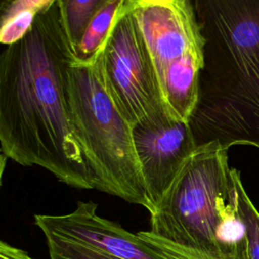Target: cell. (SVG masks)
I'll list each match as a JSON object with an SVG mask.
<instances>
[{
    "label": "cell",
    "mask_w": 259,
    "mask_h": 259,
    "mask_svg": "<svg viewBox=\"0 0 259 259\" xmlns=\"http://www.w3.org/2000/svg\"><path fill=\"white\" fill-rule=\"evenodd\" d=\"M169 113L189 122L198 98L204 39L190 0H131Z\"/></svg>",
    "instance_id": "277c9868"
},
{
    "label": "cell",
    "mask_w": 259,
    "mask_h": 259,
    "mask_svg": "<svg viewBox=\"0 0 259 259\" xmlns=\"http://www.w3.org/2000/svg\"><path fill=\"white\" fill-rule=\"evenodd\" d=\"M133 140L151 213L197 146L189 122L173 116L134 124Z\"/></svg>",
    "instance_id": "52a82bcc"
},
{
    "label": "cell",
    "mask_w": 259,
    "mask_h": 259,
    "mask_svg": "<svg viewBox=\"0 0 259 259\" xmlns=\"http://www.w3.org/2000/svg\"><path fill=\"white\" fill-rule=\"evenodd\" d=\"M230 177L231 194L246 226L248 259H259V211L243 186L240 172L236 168H231Z\"/></svg>",
    "instance_id": "4fadbf2b"
},
{
    "label": "cell",
    "mask_w": 259,
    "mask_h": 259,
    "mask_svg": "<svg viewBox=\"0 0 259 259\" xmlns=\"http://www.w3.org/2000/svg\"><path fill=\"white\" fill-rule=\"evenodd\" d=\"M204 39L196 146L259 148V0H190Z\"/></svg>",
    "instance_id": "7a4b0ae2"
},
{
    "label": "cell",
    "mask_w": 259,
    "mask_h": 259,
    "mask_svg": "<svg viewBox=\"0 0 259 259\" xmlns=\"http://www.w3.org/2000/svg\"><path fill=\"white\" fill-rule=\"evenodd\" d=\"M94 63L107 94L132 126L156 124L172 116L131 0L124 1Z\"/></svg>",
    "instance_id": "8992f818"
},
{
    "label": "cell",
    "mask_w": 259,
    "mask_h": 259,
    "mask_svg": "<svg viewBox=\"0 0 259 259\" xmlns=\"http://www.w3.org/2000/svg\"><path fill=\"white\" fill-rule=\"evenodd\" d=\"M125 0H110L92 18L74 48L77 62L91 63L103 48Z\"/></svg>",
    "instance_id": "30bf717a"
},
{
    "label": "cell",
    "mask_w": 259,
    "mask_h": 259,
    "mask_svg": "<svg viewBox=\"0 0 259 259\" xmlns=\"http://www.w3.org/2000/svg\"><path fill=\"white\" fill-rule=\"evenodd\" d=\"M110 0H56L65 32L74 48L95 14Z\"/></svg>",
    "instance_id": "7c38bea8"
},
{
    "label": "cell",
    "mask_w": 259,
    "mask_h": 259,
    "mask_svg": "<svg viewBox=\"0 0 259 259\" xmlns=\"http://www.w3.org/2000/svg\"><path fill=\"white\" fill-rule=\"evenodd\" d=\"M213 240L221 259H248L246 226L238 212L231 188L218 200Z\"/></svg>",
    "instance_id": "9c48e42d"
},
{
    "label": "cell",
    "mask_w": 259,
    "mask_h": 259,
    "mask_svg": "<svg viewBox=\"0 0 259 259\" xmlns=\"http://www.w3.org/2000/svg\"><path fill=\"white\" fill-rule=\"evenodd\" d=\"M138 234L166 259H211L193 249L177 245L166 239L158 237L150 231H142Z\"/></svg>",
    "instance_id": "5bb4252c"
},
{
    "label": "cell",
    "mask_w": 259,
    "mask_h": 259,
    "mask_svg": "<svg viewBox=\"0 0 259 259\" xmlns=\"http://www.w3.org/2000/svg\"><path fill=\"white\" fill-rule=\"evenodd\" d=\"M93 201H78L65 214H34V225L51 236L115 259H166L139 234L97 214Z\"/></svg>",
    "instance_id": "ba28073f"
},
{
    "label": "cell",
    "mask_w": 259,
    "mask_h": 259,
    "mask_svg": "<svg viewBox=\"0 0 259 259\" xmlns=\"http://www.w3.org/2000/svg\"><path fill=\"white\" fill-rule=\"evenodd\" d=\"M14 0H0V23Z\"/></svg>",
    "instance_id": "2e32d148"
},
{
    "label": "cell",
    "mask_w": 259,
    "mask_h": 259,
    "mask_svg": "<svg viewBox=\"0 0 259 259\" xmlns=\"http://www.w3.org/2000/svg\"><path fill=\"white\" fill-rule=\"evenodd\" d=\"M6 160H7V157L5 156V154L0 149V185H1L3 173H4V170H5V166H6Z\"/></svg>",
    "instance_id": "e0dca14e"
},
{
    "label": "cell",
    "mask_w": 259,
    "mask_h": 259,
    "mask_svg": "<svg viewBox=\"0 0 259 259\" xmlns=\"http://www.w3.org/2000/svg\"><path fill=\"white\" fill-rule=\"evenodd\" d=\"M0 259H35L25 251L0 240Z\"/></svg>",
    "instance_id": "9a60e30c"
},
{
    "label": "cell",
    "mask_w": 259,
    "mask_h": 259,
    "mask_svg": "<svg viewBox=\"0 0 259 259\" xmlns=\"http://www.w3.org/2000/svg\"><path fill=\"white\" fill-rule=\"evenodd\" d=\"M68 88L74 128L92 188L149 210L133 126L107 94L94 61L75 59L68 69Z\"/></svg>",
    "instance_id": "3957f363"
},
{
    "label": "cell",
    "mask_w": 259,
    "mask_h": 259,
    "mask_svg": "<svg viewBox=\"0 0 259 259\" xmlns=\"http://www.w3.org/2000/svg\"><path fill=\"white\" fill-rule=\"evenodd\" d=\"M75 61L55 1L0 53V146L22 166H39L72 187L93 189L70 106Z\"/></svg>",
    "instance_id": "6da1fadb"
},
{
    "label": "cell",
    "mask_w": 259,
    "mask_h": 259,
    "mask_svg": "<svg viewBox=\"0 0 259 259\" xmlns=\"http://www.w3.org/2000/svg\"><path fill=\"white\" fill-rule=\"evenodd\" d=\"M228 150L211 142L198 146L150 213V232L211 259H221L213 231L217 203L229 193Z\"/></svg>",
    "instance_id": "5b68a950"
},
{
    "label": "cell",
    "mask_w": 259,
    "mask_h": 259,
    "mask_svg": "<svg viewBox=\"0 0 259 259\" xmlns=\"http://www.w3.org/2000/svg\"><path fill=\"white\" fill-rule=\"evenodd\" d=\"M56 0H14L0 23V45L19 39L30 27L34 17Z\"/></svg>",
    "instance_id": "8fae6325"
}]
</instances>
